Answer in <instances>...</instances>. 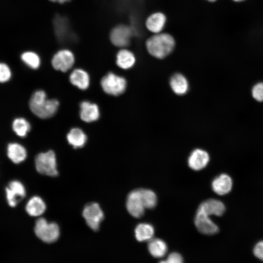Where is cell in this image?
Segmentation results:
<instances>
[{
	"instance_id": "obj_16",
	"label": "cell",
	"mask_w": 263,
	"mask_h": 263,
	"mask_svg": "<svg viewBox=\"0 0 263 263\" xmlns=\"http://www.w3.org/2000/svg\"><path fill=\"white\" fill-rule=\"evenodd\" d=\"M80 117L83 121L90 123L99 118V110L96 104L84 101L80 103Z\"/></svg>"
},
{
	"instance_id": "obj_15",
	"label": "cell",
	"mask_w": 263,
	"mask_h": 263,
	"mask_svg": "<svg viewBox=\"0 0 263 263\" xmlns=\"http://www.w3.org/2000/svg\"><path fill=\"white\" fill-rule=\"evenodd\" d=\"M232 185L231 178L225 173H222L215 177L211 184L213 190L219 195L228 193L232 189Z\"/></svg>"
},
{
	"instance_id": "obj_31",
	"label": "cell",
	"mask_w": 263,
	"mask_h": 263,
	"mask_svg": "<svg viewBox=\"0 0 263 263\" xmlns=\"http://www.w3.org/2000/svg\"><path fill=\"white\" fill-rule=\"evenodd\" d=\"M162 262L169 263H181L183 262V259L182 256L177 252H172L168 257L167 260L161 261Z\"/></svg>"
},
{
	"instance_id": "obj_28",
	"label": "cell",
	"mask_w": 263,
	"mask_h": 263,
	"mask_svg": "<svg viewBox=\"0 0 263 263\" xmlns=\"http://www.w3.org/2000/svg\"><path fill=\"white\" fill-rule=\"evenodd\" d=\"M251 95L256 101L263 102V81L257 82L252 86Z\"/></svg>"
},
{
	"instance_id": "obj_23",
	"label": "cell",
	"mask_w": 263,
	"mask_h": 263,
	"mask_svg": "<svg viewBox=\"0 0 263 263\" xmlns=\"http://www.w3.org/2000/svg\"><path fill=\"white\" fill-rule=\"evenodd\" d=\"M148 248L150 254L157 258L163 257L168 251L166 243L158 238L150 240L148 244Z\"/></svg>"
},
{
	"instance_id": "obj_11",
	"label": "cell",
	"mask_w": 263,
	"mask_h": 263,
	"mask_svg": "<svg viewBox=\"0 0 263 263\" xmlns=\"http://www.w3.org/2000/svg\"><path fill=\"white\" fill-rule=\"evenodd\" d=\"M5 191L7 202L12 207L16 206L26 194L24 186L20 182L17 180L10 182Z\"/></svg>"
},
{
	"instance_id": "obj_20",
	"label": "cell",
	"mask_w": 263,
	"mask_h": 263,
	"mask_svg": "<svg viewBox=\"0 0 263 263\" xmlns=\"http://www.w3.org/2000/svg\"><path fill=\"white\" fill-rule=\"evenodd\" d=\"M67 139L70 145L75 149L83 147L86 144L87 137L83 131L78 128L72 129L67 135Z\"/></svg>"
},
{
	"instance_id": "obj_2",
	"label": "cell",
	"mask_w": 263,
	"mask_h": 263,
	"mask_svg": "<svg viewBox=\"0 0 263 263\" xmlns=\"http://www.w3.org/2000/svg\"><path fill=\"white\" fill-rule=\"evenodd\" d=\"M59 104V102L56 99H47L45 92L42 90L34 92L29 101L31 111L42 119L48 118L55 115Z\"/></svg>"
},
{
	"instance_id": "obj_10",
	"label": "cell",
	"mask_w": 263,
	"mask_h": 263,
	"mask_svg": "<svg viewBox=\"0 0 263 263\" xmlns=\"http://www.w3.org/2000/svg\"><path fill=\"white\" fill-rule=\"evenodd\" d=\"M126 207L129 213L135 218H138L143 215L145 207L139 189L129 193L127 198Z\"/></svg>"
},
{
	"instance_id": "obj_32",
	"label": "cell",
	"mask_w": 263,
	"mask_h": 263,
	"mask_svg": "<svg viewBox=\"0 0 263 263\" xmlns=\"http://www.w3.org/2000/svg\"><path fill=\"white\" fill-rule=\"evenodd\" d=\"M73 0H48L49 2L59 5L68 3L69 2H72Z\"/></svg>"
},
{
	"instance_id": "obj_4",
	"label": "cell",
	"mask_w": 263,
	"mask_h": 263,
	"mask_svg": "<svg viewBox=\"0 0 263 263\" xmlns=\"http://www.w3.org/2000/svg\"><path fill=\"white\" fill-rule=\"evenodd\" d=\"M34 231L39 239L48 244L56 242L60 235L58 225L55 223H48L43 218H39L36 221Z\"/></svg>"
},
{
	"instance_id": "obj_13",
	"label": "cell",
	"mask_w": 263,
	"mask_h": 263,
	"mask_svg": "<svg viewBox=\"0 0 263 263\" xmlns=\"http://www.w3.org/2000/svg\"><path fill=\"white\" fill-rule=\"evenodd\" d=\"M209 161L208 153L201 149L194 150L188 158V165L192 169L200 170L208 164Z\"/></svg>"
},
{
	"instance_id": "obj_21",
	"label": "cell",
	"mask_w": 263,
	"mask_h": 263,
	"mask_svg": "<svg viewBox=\"0 0 263 263\" xmlns=\"http://www.w3.org/2000/svg\"><path fill=\"white\" fill-rule=\"evenodd\" d=\"M7 155L13 162L19 164L25 159L27 152L22 145L13 143L8 145Z\"/></svg>"
},
{
	"instance_id": "obj_8",
	"label": "cell",
	"mask_w": 263,
	"mask_h": 263,
	"mask_svg": "<svg viewBox=\"0 0 263 263\" xmlns=\"http://www.w3.org/2000/svg\"><path fill=\"white\" fill-rule=\"evenodd\" d=\"M82 216L87 225L94 231L99 229L104 216L99 205L96 203L86 205L83 210Z\"/></svg>"
},
{
	"instance_id": "obj_30",
	"label": "cell",
	"mask_w": 263,
	"mask_h": 263,
	"mask_svg": "<svg viewBox=\"0 0 263 263\" xmlns=\"http://www.w3.org/2000/svg\"><path fill=\"white\" fill-rule=\"evenodd\" d=\"M253 252L256 258L263 261V241H261L255 244Z\"/></svg>"
},
{
	"instance_id": "obj_19",
	"label": "cell",
	"mask_w": 263,
	"mask_h": 263,
	"mask_svg": "<svg viewBox=\"0 0 263 263\" xmlns=\"http://www.w3.org/2000/svg\"><path fill=\"white\" fill-rule=\"evenodd\" d=\"M25 209L29 215L37 217L40 216L45 212L46 205L41 198L34 196L28 201Z\"/></svg>"
},
{
	"instance_id": "obj_3",
	"label": "cell",
	"mask_w": 263,
	"mask_h": 263,
	"mask_svg": "<svg viewBox=\"0 0 263 263\" xmlns=\"http://www.w3.org/2000/svg\"><path fill=\"white\" fill-rule=\"evenodd\" d=\"M134 30L130 24L118 23L111 28L108 33V39L111 44L119 49L131 46Z\"/></svg>"
},
{
	"instance_id": "obj_1",
	"label": "cell",
	"mask_w": 263,
	"mask_h": 263,
	"mask_svg": "<svg viewBox=\"0 0 263 263\" xmlns=\"http://www.w3.org/2000/svg\"><path fill=\"white\" fill-rule=\"evenodd\" d=\"M148 53L157 59H163L172 53L175 49L176 41L170 34L162 32L152 34L145 41Z\"/></svg>"
},
{
	"instance_id": "obj_27",
	"label": "cell",
	"mask_w": 263,
	"mask_h": 263,
	"mask_svg": "<svg viewBox=\"0 0 263 263\" xmlns=\"http://www.w3.org/2000/svg\"><path fill=\"white\" fill-rule=\"evenodd\" d=\"M12 127L16 133L22 137H25L31 129L30 123L23 118H18L15 119Z\"/></svg>"
},
{
	"instance_id": "obj_5",
	"label": "cell",
	"mask_w": 263,
	"mask_h": 263,
	"mask_svg": "<svg viewBox=\"0 0 263 263\" xmlns=\"http://www.w3.org/2000/svg\"><path fill=\"white\" fill-rule=\"evenodd\" d=\"M75 56L74 53L67 47L59 48L53 55L51 64L54 69L66 72L74 65Z\"/></svg>"
},
{
	"instance_id": "obj_9",
	"label": "cell",
	"mask_w": 263,
	"mask_h": 263,
	"mask_svg": "<svg viewBox=\"0 0 263 263\" xmlns=\"http://www.w3.org/2000/svg\"><path fill=\"white\" fill-rule=\"evenodd\" d=\"M194 224L198 230L201 233L212 235L219 231V227L202 210L198 208L194 218Z\"/></svg>"
},
{
	"instance_id": "obj_17",
	"label": "cell",
	"mask_w": 263,
	"mask_h": 263,
	"mask_svg": "<svg viewBox=\"0 0 263 263\" xmlns=\"http://www.w3.org/2000/svg\"><path fill=\"white\" fill-rule=\"evenodd\" d=\"M198 208L208 216L214 215L221 216L225 211L224 204L221 201L215 199H209L203 202Z\"/></svg>"
},
{
	"instance_id": "obj_7",
	"label": "cell",
	"mask_w": 263,
	"mask_h": 263,
	"mask_svg": "<svg viewBox=\"0 0 263 263\" xmlns=\"http://www.w3.org/2000/svg\"><path fill=\"white\" fill-rule=\"evenodd\" d=\"M100 84L104 92L114 96L122 94L127 87L125 78L112 72L108 73L102 78Z\"/></svg>"
},
{
	"instance_id": "obj_24",
	"label": "cell",
	"mask_w": 263,
	"mask_h": 263,
	"mask_svg": "<svg viewBox=\"0 0 263 263\" xmlns=\"http://www.w3.org/2000/svg\"><path fill=\"white\" fill-rule=\"evenodd\" d=\"M154 233V228L150 224L141 223L138 224L134 230L135 237L139 242L150 240Z\"/></svg>"
},
{
	"instance_id": "obj_12",
	"label": "cell",
	"mask_w": 263,
	"mask_h": 263,
	"mask_svg": "<svg viewBox=\"0 0 263 263\" xmlns=\"http://www.w3.org/2000/svg\"><path fill=\"white\" fill-rule=\"evenodd\" d=\"M167 20L166 15L162 12L151 13L145 20V26L148 31L152 34L162 32Z\"/></svg>"
},
{
	"instance_id": "obj_26",
	"label": "cell",
	"mask_w": 263,
	"mask_h": 263,
	"mask_svg": "<svg viewBox=\"0 0 263 263\" xmlns=\"http://www.w3.org/2000/svg\"><path fill=\"white\" fill-rule=\"evenodd\" d=\"M139 190L145 207L148 209L153 208L157 201L155 193L149 189L139 188Z\"/></svg>"
},
{
	"instance_id": "obj_18",
	"label": "cell",
	"mask_w": 263,
	"mask_h": 263,
	"mask_svg": "<svg viewBox=\"0 0 263 263\" xmlns=\"http://www.w3.org/2000/svg\"><path fill=\"white\" fill-rule=\"evenodd\" d=\"M69 79L71 84L82 90L88 89L90 84L88 73L81 68L75 69L70 74Z\"/></svg>"
},
{
	"instance_id": "obj_6",
	"label": "cell",
	"mask_w": 263,
	"mask_h": 263,
	"mask_svg": "<svg viewBox=\"0 0 263 263\" xmlns=\"http://www.w3.org/2000/svg\"><path fill=\"white\" fill-rule=\"evenodd\" d=\"M35 166L42 174L55 177L58 174L56 154L52 150L38 154L35 159Z\"/></svg>"
},
{
	"instance_id": "obj_33",
	"label": "cell",
	"mask_w": 263,
	"mask_h": 263,
	"mask_svg": "<svg viewBox=\"0 0 263 263\" xmlns=\"http://www.w3.org/2000/svg\"><path fill=\"white\" fill-rule=\"evenodd\" d=\"M233 1H235V2H241V1H243L245 0H232Z\"/></svg>"
},
{
	"instance_id": "obj_14",
	"label": "cell",
	"mask_w": 263,
	"mask_h": 263,
	"mask_svg": "<svg viewBox=\"0 0 263 263\" xmlns=\"http://www.w3.org/2000/svg\"><path fill=\"white\" fill-rule=\"evenodd\" d=\"M136 58L134 53L127 48H119L115 55V63L121 69L127 70L135 64Z\"/></svg>"
},
{
	"instance_id": "obj_34",
	"label": "cell",
	"mask_w": 263,
	"mask_h": 263,
	"mask_svg": "<svg viewBox=\"0 0 263 263\" xmlns=\"http://www.w3.org/2000/svg\"><path fill=\"white\" fill-rule=\"evenodd\" d=\"M207 0L209 2H215L217 0Z\"/></svg>"
},
{
	"instance_id": "obj_25",
	"label": "cell",
	"mask_w": 263,
	"mask_h": 263,
	"mask_svg": "<svg viewBox=\"0 0 263 263\" xmlns=\"http://www.w3.org/2000/svg\"><path fill=\"white\" fill-rule=\"evenodd\" d=\"M20 58L25 64L32 69H37L40 66V57L34 51H25L21 54Z\"/></svg>"
},
{
	"instance_id": "obj_22",
	"label": "cell",
	"mask_w": 263,
	"mask_h": 263,
	"mask_svg": "<svg viewBox=\"0 0 263 263\" xmlns=\"http://www.w3.org/2000/svg\"><path fill=\"white\" fill-rule=\"evenodd\" d=\"M170 85L173 91L178 95L185 94L188 89L187 79L180 73H176L171 76Z\"/></svg>"
},
{
	"instance_id": "obj_29",
	"label": "cell",
	"mask_w": 263,
	"mask_h": 263,
	"mask_svg": "<svg viewBox=\"0 0 263 263\" xmlns=\"http://www.w3.org/2000/svg\"><path fill=\"white\" fill-rule=\"evenodd\" d=\"M11 75V72L8 66L3 63H0V82L8 81Z\"/></svg>"
}]
</instances>
